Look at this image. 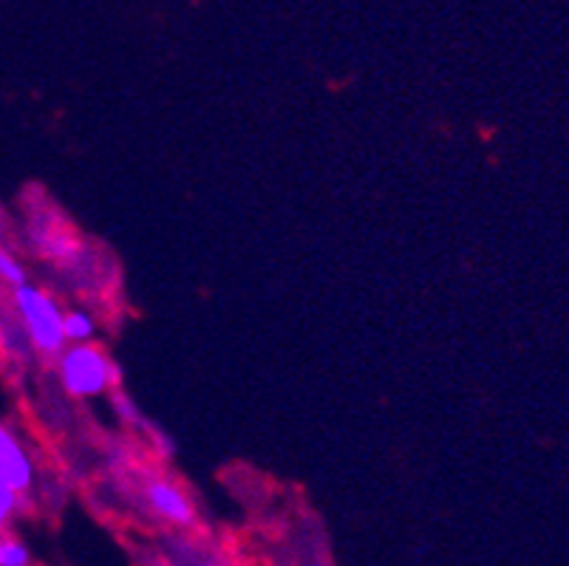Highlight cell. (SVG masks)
<instances>
[{
    "label": "cell",
    "instance_id": "cell-4",
    "mask_svg": "<svg viewBox=\"0 0 569 566\" xmlns=\"http://www.w3.org/2000/svg\"><path fill=\"white\" fill-rule=\"evenodd\" d=\"M0 481L20 493H29L34 485L32 454L3 423H0Z\"/></svg>",
    "mask_w": 569,
    "mask_h": 566
},
{
    "label": "cell",
    "instance_id": "cell-11",
    "mask_svg": "<svg viewBox=\"0 0 569 566\" xmlns=\"http://www.w3.org/2000/svg\"><path fill=\"white\" fill-rule=\"evenodd\" d=\"M32 566H46V564H32Z\"/></svg>",
    "mask_w": 569,
    "mask_h": 566
},
{
    "label": "cell",
    "instance_id": "cell-6",
    "mask_svg": "<svg viewBox=\"0 0 569 566\" xmlns=\"http://www.w3.org/2000/svg\"><path fill=\"white\" fill-rule=\"evenodd\" d=\"M97 324L94 318L82 309H71L63 315V335L69 346H80V342H91L94 337Z\"/></svg>",
    "mask_w": 569,
    "mask_h": 566
},
{
    "label": "cell",
    "instance_id": "cell-1",
    "mask_svg": "<svg viewBox=\"0 0 569 566\" xmlns=\"http://www.w3.org/2000/svg\"><path fill=\"white\" fill-rule=\"evenodd\" d=\"M57 371H60V386L66 388V394L77 399L102 397V394L117 391L122 383V368L94 342L69 346L57 357Z\"/></svg>",
    "mask_w": 569,
    "mask_h": 566
},
{
    "label": "cell",
    "instance_id": "cell-9",
    "mask_svg": "<svg viewBox=\"0 0 569 566\" xmlns=\"http://www.w3.org/2000/svg\"><path fill=\"white\" fill-rule=\"evenodd\" d=\"M111 397H113V408H117V414H119V419H122V423L133 425V428H144L142 414L137 411V405H133L131 397H126L122 391H111Z\"/></svg>",
    "mask_w": 569,
    "mask_h": 566
},
{
    "label": "cell",
    "instance_id": "cell-3",
    "mask_svg": "<svg viewBox=\"0 0 569 566\" xmlns=\"http://www.w3.org/2000/svg\"><path fill=\"white\" fill-rule=\"evenodd\" d=\"M142 496L148 502V507L153 510V516H159L162 522L176 524V527H190L196 522V507L190 502L188 493L176 481L162 479V476H151L144 479Z\"/></svg>",
    "mask_w": 569,
    "mask_h": 566
},
{
    "label": "cell",
    "instance_id": "cell-5",
    "mask_svg": "<svg viewBox=\"0 0 569 566\" xmlns=\"http://www.w3.org/2000/svg\"><path fill=\"white\" fill-rule=\"evenodd\" d=\"M32 549L12 529H0V566H32Z\"/></svg>",
    "mask_w": 569,
    "mask_h": 566
},
{
    "label": "cell",
    "instance_id": "cell-7",
    "mask_svg": "<svg viewBox=\"0 0 569 566\" xmlns=\"http://www.w3.org/2000/svg\"><path fill=\"white\" fill-rule=\"evenodd\" d=\"M26 510V493L0 481V529H9L14 518Z\"/></svg>",
    "mask_w": 569,
    "mask_h": 566
},
{
    "label": "cell",
    "instance_id": "cell-8",
    "mask_svg": "<svg viewBox=\"0 0 569 566\" xmlns=\"http://www.w3.org/2000/svg\"><path fill=\"white\" fill-rule=\"evenodd\" d=\"M0 284H7L12 292H14V289H20V287H26V284H29L23 264H20L14 256H9L7 249H0Z\"/></svg>",
    "mask_w": 569,
    "mask_h": 566
},
{
    "label": "cell",
    "instance_id": "cell-2",
    "mask_svg": "<svg viewBox=\"0 0 569 566\" xmlns=\"http://www.w3.org/2000/svg\"><path fill=\"white\" fill-rule=\"evenodd\" d=\"M12 306L18 311L20 324H23L26 340L32 342L34 349L46 357H60L69 342L63 335V315L54 298L46 289L26 284V287L14 289Z\"/></svg>",
    "mask_w": 569,
    "mask_h": 566
},
{
    "label": "cell",
    "instance_id": "cell-10",
    "mask_svg": "<svg viewBox=\"0 0 569 566\" xmlns=\"http://www.w3.org/2000/svg\"><path fill=\"white\" fill-rule=\"evenodd\" d=\"M0 230H3V218H0Z\"/></svg>",
    "mask_w": 569,
    "mask_h": 566
}]
</instances>
